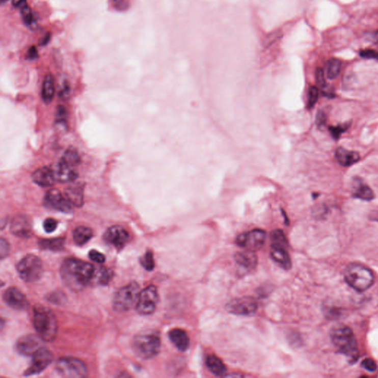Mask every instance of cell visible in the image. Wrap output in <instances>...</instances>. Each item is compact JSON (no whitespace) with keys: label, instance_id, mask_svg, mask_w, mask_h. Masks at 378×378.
Wrapping results in <instances>:
<instances>
[{"label":"cell","instance_id":"obj_1","mask_svg":"<svg viewBox=\"0 0 378 378\" xmlns=\"http://www.w3.org/2000/svg\"><path fill=\"white\" fill-rule=\"evenodd\" d=\"M95 273L93 264L73 258L65 259L60 268L64 283L75 292L85 289L94 279Z\"/></svg>","mask_w":378,"mask_h":378},{"label":"cell","instance_id":"obj_2","mask_svg":"<svg viewBox=\"0 0 378 378\" xmlns=\"http://www.w3.org/2000/svg\"><path fill=\"white\" fill-rule=\"evenodd\" d=\"M33 323L38 335L43 341H52L58 333V323L55 315L43 306L34 308Z\"/></svg>","mask_w":378,"mask_h":378},{"label":"cell","instance_id":"obj_3","mask_svg":"<svg viewBox=\"0 0 378 378\" xmlns=\"http://www.w3.org/2000/svg\"><path fill=\"white\" fill-rule=\"evenodd\" d=\"M161 339L156 331H144L133 338L132 349L142 359H152L160 353Z\"/></svg>","mask_w":378,"mask_h":378},{"label":"cell","instance_id":"obj_4","mask_svg":"<svg viewBox=\"0 0 378 378\" xmlns=\"http://www.w3.org/2000/svg\"><path fill=\"white\" fill-rule=\"evenodd\" d=\"M343 277L350 287L359 292H364L370 288L374 281L371 269L357 263L350 264L346 267Z\"/></svg>","mask_w":378,"mask_h":378},{"label":"cell","instance_id":"obj_5","mask_svg":"<svg viewBox=\"0 0 378 378\" xmlns=\"http://www.w3.org/2000/svg\"><path fill=\"white\" fill-rule=\"evenodd\" d=\"M331 341L340 353L356 359L358 356V344L353 330L346 326L335 328L330 333Z\"/></svg>","mask_w":378,"mask_h":378},{"label":"cell","instance_id":"obj_6","mask_svg":"<svg viewBox=\"0 0 378 378\" xmlns=\"http://www.w3.org/2000/svg\"><path fill=\"white\" fill-rule=\"evenodd\" d=\"M140 293L139 284L130 282L117 291L113 299V306L118 313H124L136 305Z\"/></svg>","mask_w":378,"mask_h":378},{"label":"cell","instance_id":"obj_7","mask_svg":"<svg viewBox=\"0 0 378 378\" xmlns=\"http://www.w3.org/2000/svg\"><path fill=\"white\" fill-rule=\"evenodd\" d=\"M18 274L26 282H35L43 274L42 260L35 255L29 254L21 259L16 266Z\"/></svg>","mask_w":378,"mask_h":378},{"label":"cell","instance_id":"obj_8","mask_svg":"<svg viewBox=\"0 0 378 378\" xmlns=\"http://www.w3.org/2000/svg\"><path fill=\"white\" fill-rule=\"evenodd\" d=\"M56 369L62 377H85L88 376V369L83 361L73 357H62L56 364Z\"/></svg>","mask_w":378,"mask_h":378},{"label":"cell","instance_id":"obj_9","mask_svg":"<svg viewBox=\"0 0 378 378\" xmlns=\"http://www.w3.org/2000/svg\"><path fill=\"white\" fill-rule=\"evenodd\" d=\"M159 302L157 287L149 285L141 291L136 302V310L143 315H151L155 311Z\"/></svg>","mask_w":378,"mask_h":378},{"label":"cell","instance_id":"obj_10","mask_svg":"<svg viewBox=\"0 0 378 378\" xmlns=\"http://www.w3.org/2000/svg\"><path fill=\"white\" fill-rule=\"evenodd\" d=\"M226 309L228 313L233 315L252 316L257 312L258 303L253 297H240L230 301Z\"/></svg>","mask_w":378,"mask_h":378},{"label":"cell","instance_id":"obj_11","mask_svg":"<svg viewBox=\"0 0 378 378\" xmlns=\"http://www.w3.org/2000/svg\"><path fill=\"white\" fill-rule=\"evenodd\" d=\"M266 238L267 233L264 230L254 229L239 235L236 238V243L239 247L255 252L263 247Z\"/></svg>","mask_w":378,"mask_h":378},{"label":"cell","instance_id":"obj_12","mask_svg":"<svg viewBox=\"0 0 378 378\" xmlns=\"http://www.w3.org/2000/svg\"><path fill=\"white\" fill-rule=\"evenodd\" d=\"M32 357L31 366L24 372V375L26 377L36 375L42 372L53 360L52 353L44 347L40 348Z\"/></svg>","mask_w":378,"mask_h":378},{"label":"cell","instance_id":"obj_13","mask_svg":"<svg viewBox=\"0 0 378 378\" xmlns=\"http://www.w3.org/2000/svg\"><path fill=\"white\" fill-rule=\"evenodd\" d=\"M103 239L113 247L121 250L129 241V234L122 226H113L106 230L103 235Z\"/></svg>","mask_w":378,"mask_h":378},{"label":"cell","instance_id":"obj_14","mask_svg":"<svg viewBox=\"0 0 378 378\" xmlns=\"http://www.w3.org/2000/svg\"><path fill=\"white\" fill-rule=\"evenodd\" d=\"M43 340L36 335H26L21 337L16 343V349L21 355L25 356H33L42 348V341Z\"/></svg>","mask_w":378,"mask_h":378},{"label":"cell","instance_id":"obj_15","mask_svg":"<svg viewBox=\"0 0 378 378\" xmlns=\"http://www.w3.org/2000/svg\"><path fill=\"white\" fill-rule=\"evenodd\" d=\"M45 200L47 205L53 209L63 213H70L73 211V205L66 198L65 195L58 189L52 188L46 194Z\"/></svg>","mask_w":378,"mask_h":378},{"label":"cell","instance_id":"obj_16","mask_svg":"<svg viewBox=\"0 0 378 378\" xmlns=\"http://www.w3.org/2000/svg\"><path fill=\"white\" fill-rule=\"evenodd\" d=\"M3 300L10 307L16 310H24L29 307L25 295L16 287H9L3 293Z\"/></svg>","mask_w":378,"mask_h":378},{"label":"cell","instance_id":"obj_17","mask_svg":"<svg viewBox=\"0 0 378 378\" xmlns=\"http://www.w3.org/2000/svg\"><path fill=\"white\" fill-rule=\"evenodd\" d=\"M11 231L18 237H31L33 231L31 220L25 215H16L11 223Z\"/></svg>","mask_w":378,"mask_h":378},{"label":"cell","instance_id":"obj_18","mask_svg":"<svg viewBox=\"0 0 378 378\" xmlns=\"http://www.w3.org/2000/svg\"><path fill=\"white\" fill-rule=\"evenodd\" d=\"M269 255L274 262L286 271H288L292 267L290 256L285 247L273 243L269 250Z\"/></svg>","mask_w":378,"mask_h":378},{"label":"cell","instance_id":"obj_19","mask_svg":"<svg viewBox=\"0 0 378 378\" xmlns=\"http://www.w3.org/2000/svg\"><path fill=\"white\" fill-rule=\"evenodd\" d=\"M235 262L240 267L247 271H252L258 264V257L254 251H246L236 252L234 256Z\"/></svg>","mask_w":378,"mask_h":378},{"label":"cell","instance_id":"obj_20","mask_svg":"<svg viewBox=\"0 0 378 378\" xmlns=\"http://www.w3.org/2000/svg\"><path fill=\"white\" fill-rule=\"evenodd\" d=\"M32 178L34 182L42 187L52 186L57 180L54 171L48 167L37 169L33 174Z\"/></svg>","mask_w":378,"mask_h":378},{"label":"cell","instance_id":"obj_21","mask_svg":"<svg viewBox=\"0 0 378 378\" xmlns=\"http://www.w3.org/2000/svg\"><path fill=\"white\" fill-rule=\"evenodd\" d=\"M169 338L177 349L181 352L188 349L190 338L185 330L179 328L173 329L169 331Z\"/></svg>","mask_w":378,"mask_h":378},{"label":"cell","instance_id":"obj_22","mask_svg":"<svg viewBox=\"0 0 378 378\" xmlns=\"http://www.w3.org/2000/svg\"><path fill=\"white\" fill-rule=\"evenodd\" d=\"M56 179L61 182L74 181L78 177V174L73 167L67 165L65 163L59 161L55 172Z\"/></svg>","mask_w":378,"mask_h":378},{"label":"cell","instance_id":"obj_23","mask_svg":"<svg viewBox=\"0 0 378 378\" xmlns=\"http://www.w3.org/2000/svg\"><path fill=\"white\" fill-rule=\"evenodd\" d=\"M66 198L73 206L80 208L84 204V187L80 184L70 185L65 190Z\"/></svg>","mask_w":378,"mask_h":378},{"label":"cell","instance_id":"obj_24","mask_svg":"<svg viewBox=\"0 0 378 378\" xmlns=\"http://www.w3.org/2000/svg\"><path fill=\"white\" fill-rule=\"evenodd\" d=\"M353 196L361 200L370 201L374 197V192L361 179H355L353 183Z\"/></svg>","mask_w":378,"mask_h":378},{"label":"cell","instance_id":"obj_25","mask_svg":"<svg viewBox=\"0 0 378 378\" xmlns=\"http://www.w3.org/2000/svg\"><path fill=\"white\" fill-rule=\"evenodd\" d=\"M337 160L343 167H349L360 160L359 154L353 151L347 150L343 147L338 148L335 152Z\"/></svg>","mask_w":378,"mask_h":378},{"label":"cell","instance_id":"obj_26","mask_svg":"<svg viewBox=\"0 0 378 378\" xmlns=\"http://www.w3.org/2000/svg\"><path fill=\"white\" fill-rule=\"evenodd\" d=\"M207 367L212 374L216 376H223L226 374L227 368L226 365L220 358L213 355H210L207 357L205 361Z\"/></svg>","mask_w":378,"mask_h":378},{"label":"cell","instance_id":"obj_27","mask_svg":"<svg viewBox=\"0 0 378 378\" xmlns=\"http://www.w3.org/2000/svg\"><path fill=\"white\" fill-rule=\"evenodd\" d=\"M93 236V230L86 226L77 227L73 231L74 241L78 246H85Z\"/></svg>","mask_w":378,"mask_h":378},{"label":"cell","instance_id":"obj_28","mask_svg":"<svg viewBox=\"0 0 378 378\" xmlns=\"http://www.w3.org/2000/svg\"><path fill=\"white\" fill-rule=\"evenodd\" d=\"M55 93V85H54V78L51 74H47L44 78L43 85H42V95L43 101L46 103H51Z\"/></svg>","mask_w":378,"mask_h":378},{"label":"cell","instance_id":"obj_29","mask_svg":"<svg viewBox=\"0 0 378 378\" xmlns=\"http://www.w3.org/2000/svg\"><path fill=\"white\" fill-rule=\"evenodd\" d=\"M65 242V238L42 239L39 241V246L42 249L49 250V251H59L63 249Z\"/></svg>","mask_w":378,"mask_h":378},{"label":"cell","instance_id":"obj_30","mask_svg":"<svg viewBox=\"0 0 378 378\" xmlns=\"http://www.w3.org/2000/svg\"><path fill=\"white\" fill-rule=\"evenodd\" d=\"M21 16H22V19L23 23L25 24L26 26L31 29H37V18L36 17V15L34 14L31 8H30L29 5H25L21 8Z\"/></svg>","mask_w":378,"mask_h":378},{"label":"cell","instance_id":"obj_31","mask_svg":"<svg viewBox=\"0 0 378 378\" xmlns=\"http://www.w3.org/2000/svg\"><path fill=\"white\" fill-rule=\"evenodd\" d=\"M341 69V62L337 59H330L326 64L325 73L329 79L333 80L339 75Z\"/></svg>","mask_w":378,"mask_h":378},{"label":"cell","instance_id":"obj_32","mask_svg":"<svg viewBox=\"0 0 378 378\" xmlns=\"http://www.w3.org/2000/svg\"><path fill=\"white\" fill-rule=\"evenodd\" d=\"M61 161L65 163L67 165L74 168L77 167L80 164V156L74 148L70 147L64 153Z\"/></svg>","mask_w":378,"mask_h":378},{"label":"cell","instance_id":"obj_33","mask_svg":"<svg viewBox=\"0 0 378 378\" xmlns=\"http://www.w3.org/2000/svg\"><path fill=\"white\" fill-rule=\"evenodd\" d=\"M113 278V271L108 268L101 267L98 269H95L94 279L101 285H106L109 284L110 280Z\"/></svg>","mask_w":378,"mask_h":378},{"label":"cell","instance_id":"obj_34","mask_svg":"<svg viewBox=\"0 0 378 378\" xmlns=\"http://www.w3.org/2000/svg\"><path fill=\"white\" fill-rule=\"evenodd\" d=\"M271 238L274 244L279 245V246H282L285 248H287V246H288V241H287V237H286L285 234H284V231L282 230L277 229L273 231L271 233Z\"/></svg>","mask_w":378,"mask_h":378},{"label":"cell","instance_id":"obj_35","mask_svg":"<svg viewBox=\"0 0 378 378\" xmlns=\"http://www.w3.org/2000/svg\"><path fill=\"white\" fill-rule=\"evenodd\" d=\"M141 264L148 271H152L155 266L152 251H147L141 259Z\"/></svg>","mask_w":378,"mask_h":378},{"label":"cell","instance_id":"obj_36","mask_svg":"<svg viewBox=\"0 0 378 378\" xmlns=\"http://www.w3.org/2000/svg\"><path fill=\"white\" fill-rule=\"evenodd\" d=\"M318 95H319V90L316 87H311L309 89L308 95H307V107H308V109H312L314 107L317 101H318Z\"/></svg>","mask_w":378,"mask_h":378},{"label":"cell","instance_id":"obj_37","mask_svg":"<svg viewBox=\"0 0 378 378\" xmlns=\"http://www.w3.org/2000/svg\"><path fill=\"white\" fill-rule=\"evenodd\" d=\"M58 226V223L53 218H47L43 223V228L46 233H52L56 231Z\"/></svg>","mask_w":378,"mask_h":378},{"label":"cell","instance_id":"obj_38","mask_svg":"<svg viewBox=\"0 0 378 378\" xmlns=\"http://www.w3.org/2000/svg\"><path fill=\"white\" fill-rule=\"evenodd\" d=\"M112 6L118 11H125L129 8V0H111Z\"/></svg>","mask_w":378,"mask_h":378},{"label":"cell","instance_id":"obj_39","mask_svg":"<svg viewBox=\"0 0 378 378\" xmlns=\"http://www.w3.org/2000/svg\"><path fill=\"white\" fill-rule=\"evenodd\" d=\"M89 257L92 261L98 263V264H103L106 260L104 255L101 254L99 251H96V250H91L89 253Z\"/></svg>","mask_w":378,"mask_h":378},{"label":"cell","instance_id":"obj_40","mask_svg":"<svg viewBox=\"0 0 378 378\" xmlns=\"http://www.w3.org/2000/svg\"><path fill=\"white\" fill-rule=\"evenodd\" d=\"M56 118H57V122L59 123V124H62V123L65 124L66 121H67V112L65 106H58L57 113H56Z\"/></svg>","mask_w":378,"mask_h":378},{"label":"cell","instance_id":"obj_41","mask_svg":"<svg viewBox=\"0 0 378 378\" xmlns=\"http://www.w3.org/2000/svg\"><path fill=\"white\" fill-rule=\"evenodd\" d=\"M361 366L366 371H369V372H374L377 369L375 361L374 360L371 359V358H366V359L364 360L363 362L361 363Z\"/></svg>","mask_w":378,"mask_h":378},{"label":"cell","instance_id":"obj_42","mask_svg":"<svg viewBox=\"0 0 378 378\" xmlns=\"http://www.w3.org/2000/svg\"><path fill=\"white\" fill-rule=\"evenodd\" d=\"M315 78L319 88L323 89L326 87V80H325V73L321 68H318L315 73Z\"/></svg>","mask_w":378,"mask_h":378},{"label":"cell","instance_id":"obj_43","mask_svg":"<svg viewBox=\"0 0 378 378\" xmlns=\"http://www.w3.org/2000/svg\"><path fill=\"white\" fill-rule=\"evenodd\" d=\"M316 124L318 129H323L327 124V116L323 111L320 110L316 115Z\"/></svg>","mask_w":378,"mask_h":378},{"label":"cell","instance_id":"obj_44","mask_svg":"<svg viewBox=\"0 0 378 378\" xmlns=\"http://www.w3.org/2000/svg\"><path fill=\"white\" fill-rule=\"evenodd\" d=\"M347 128L348 125L344 124L341 125V126H335V127L331 126V127H330V132H331L332 136H333V138L338 139L342 133L347 129Z\"/></svg>","mask_w":378,"mask_h":378},{"label":"cell","instance_id":"obj_45","mask_svg":"<svg viewBox=\"0 0 378 378\" xmlns=\"http://www.w3.org/2000/svg\"><path fill=\"white\" fill-rule=\"evenodd\" d=\"M0 255H1V259H4L8 256L10 251L9 243L7 240L4 238H1L0 240Z\"/></svg>","mask_w":378,"mask_h":378},{"label":"cell","instance_id":"obj_46","mask_svg":"<svg viewBox=\"0 0 378 378\" xmlns=\"http://www.w3.org/2000/svg\"><path fill=\"white\" fill-rule=\"evenodd\" d=\"M360 56L365 59H378L377 51L371 50V49L361 50L360 52Z\"/></svg>","mask_w":378,"mask_h":378},{"label":"cell","instance_id":"obj_47","mask_svg":"<svg viewBox=\"0 0 378 378\" xmlns=\"http://www.w3.org/2000/svg\"><path fill=\"white\" fill-rule=\"evenodd\" d=\"M38 57H39V52H38L37 47L31 46L26 54V59L29 60H35Z\"/></svg>","mask_w":378,"mask_h":378},{"label":"cell","instance_id":"obj_48","mask_svg":"<svg viewBox=\"0 0 378 378\" xmlns=\"http://www.w3.org/2000/svg\"><path fill=\"white\" fill-rule=\"evenodd\" d=\"M27 0H12V5L14 8H22L23 6L27 5Z\"/></svg>","mask_w":378,"mask_h":378},{"label":"cell","instance_id":"obj_49","mask_svg":"<svg viewBox=\"0 0 378 378\" xmlns=\"http://www.w3.org/2000/svg\"><path fill=\"white\" fill-rule=\"evenodd\" d=\"M50 33H47V34H46L45 35H44V37L42 38V39H41L40 42H39V44H40L41 46L47 45V44H48L49 42H50Z\"/></svg>","mask_w":378,"mask_h":378},{"label":"cell","instance_id":"obj_50","mask_svg":"<svg viewBox=\"0 0 378 378\" xmlns=\"http://www.w3.org/2000/svg\"><path fill=\"white\" fill-rule=\"evenodd\" d=\"M69 93H70V86H69L67 82H65V85H63V88L61 90L60 95L62 96L66 97Z\"/></svg>","mask_w":378,"mask_h":378},{"label":"cell","instance_id":"obj_51","mask_svg":"<svg viewBox=\"0 0 378 378\" xmlns=\"http://www.w3.org/2000/svg\"><path fill=\"white\" fill-rule=\"evenodd\" d=\"M7 1L8 0H1L2 5L4 4V3H6Z\"/></svg>","mask_w":378,"mask_h":378}]
</instances>
